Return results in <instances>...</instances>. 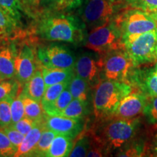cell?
<instances>
[{
	"mask_svg": "<svg viewBox=\"0 0 157 157\" xmlns=\"http://www.w3.org/2000/svg\"><path fill=\"white\" fill-rule=\"evenodd\" d=\"M156 64H155V66H154V68H156V69H157V59H156Z\"/></svg>",
	"mask_w": 157,
	"mask_h": 157,
	"instance_id": "f6af8a7d",
	"label": "cell"
},
{
	"mask_svg": "<svg viewBox=\"0 0 157 157\" xmlns=\"http://www.w3.org/2000/svg\"><path fill=\"white\" fill-rule=\"evenodd\" d=\"M150 14L151 15L152 17L157 21V10L153 12V13H150Z\"/></svg>",
	"mask_w": 157,
	"mask_h": 157,
	"instance_id": "60d3db41",
	"label": "cell"
},
{
	"mask_svg": "<svg viewBox=\"0 0 157 157\" xmlns=\"http://www.w3.org/2000/svg\"><path fill=\"white\" fill-rule=\"evenodd\" d=\"M68 83L69 82L55 84L46 87L44 95H43L42 101H41L44 110L50 106L56 101V99L59 97L60 93L66 88L68 87Z\"/></svg>",
	"mask_w": 157,
	"mask_h": 157,
	"instance_id": "cb8c5ba5",
	"label": "cell"
},
{
	"mask_svg": "<svg viewBox=\"0 0 157 157\" xmlns=\"http://www.w3.org/2000/svg\"><path fill=\"white\" fill-rule=\"evenodd\" d=\"M17 23L0 7V34L2 35L10 32Z\"/></svg>",
	"mask_w": 157,
	"mask_h": 157,
	"instance_id": "836d02e7",
	"label": "cell"
},
{
	"mask_svg": "<svg viewBox=\"0 0 157 157\" xmlns=\"http://www.w3.org/2000/svg\"><path fill=\"white\" fill-rule=\"evenodd\" d=\"M12 120L14 124L25 117V109L23 101L20 96L13 98L11 102Z\"/></svg>",
	"mask_w": 157,
	"mask_h": 157,
	"instance_id": "d6a6232c",
	"label": "cell"
},
{
	"mask_svg": "<svg viewBox=\"0 0 157 157\" xmlns=\"http://www.w3.org/2000/svg\"><path fill=\"white\" fill-rule=\"evenodd\" d=\"M14 97H10L0 101V127L12 125L11 102Z\"/></svg>",
	"mask_w": 157,
	"mask_h": 157,
	"instance_id": "4316f807",
	"label": "cell"
},
{
	"mask_svg": "<svg viewBox=\"0 0 157 157\" xmlns=\"http://www.w3.org/2000/svg\"><path fill=\"white\" fill-rule=\"evenodd\" d=\"M27 2H29L31 3H34V2H39V0H26Z\"/></svg>",
	"mask_w": 157,
	"mask_h": 157,
	"instance_id": "7bdbcfd3",
	"label": "cell"
},
{
	"mask_svg": "<svg viewBox=\"0 0 157 157\" xmlns=\"http://www.w3.org/2000/svg\"><path fill=\"white\" fill-rule=\"evenodd\" d=\"M108 122L102 130L101 137H98L105 148L108 150L122 148L134 138L140 127L138 117L125 119L118 118Z\"/></svg>",
	"mask_w": 157,
	"mask_h": 157,
	"instance_id": "7a4b0ae2",
	"label": "cell"
},
{
	"mask_svg": "<svg viewBox=\"0 0 157 157\" xmlns=\"http://www.w3.org/2000/svg\"><path fill=\"white\" fill-rule=\"evenodd\" d=\"M148 152L153 156H157V135L153 139L150 148H148Z\"/></svg>",
	"mask_w": 157,
	"mask_h": 157,
	"instance_id": "ab89813d",
	"label": "cell"
},
{
	"mask_svg": "<svg viewBox=\"0 0 157 157\" xmlns=\"http://www.w3.org/2000/svg\"><path fill=\"white\" fill-rule=\"evenodd\" d=\"M85 47L101 56L122 49V34L115 18L91 29Z\"/></svg>",
	"mask_w": 157,
	"mask_h": 157,
	"instance_id": "5b68a950",
	"label": "cell"
},
{
	"mask_svg": "<svg viewBox=\"0 0 157 157\" xmlns=\"http://www.w3.org/2000/svg\"><path fill=\"white\" fill-rule=\"evenodd\" d=\"M74 99L73 96L71 94L69 90L66 88L60 93L56 101L50 106L44 109L45 113L48 116L60 115L63 110L68 106V105Z\"/></svg>",
	"mask_w": 157,
	"mask_h": 157,
	"instance_id": "603a6c76",
	"label": "cell"
},
{
	"mask_svg": "<svg viewBox=\"0 0 157 157\" xmlns=\"http://www.w3.org/2000/svg\"><path fill=\"white\" fill-rule=\"evenodd\" d=\"M0 35H2V34H0Z\"/></svg>",
	"mask_w": 157,
	"mask_h": 157,
	"instance_id": "681fc988",
	"label": "cell"
},
{
	"mask_svg": "<svg viewBox=\"0 0 157 157\" xmlns=\"http://www.w3.org/2000/svg\"><path fill=\"white\" fill-rule=\"evenodd\" d=\"M143 113L148 124L157 126V96H154L148 100Z\"/></svg>",
	"mask_w": 157,
	"mask_h": 157,
	"instance_id": "f546056e",
	"label": "cell"
},
{
	"mask_svg": "<svg viewBox=\"0 0 157 157\" xmlns=\"http://www.w3.org/2000/svg\"><path fill=\"white\" fill-rule=\"evenodd\" d=\"M15 77L20 84H24L36 71L34 55L28 46H23L14 56Z\"/></svg>",
	"mask_w": 157,
	"mask_h": 157,
	"instance_id": "4fadbf2b",
	"label": "cell"
},
{
	"mask_svg": "<svg viewBox=\"0 0 157 157\" xmlns=\"http://www.w3.org/2000/svg\"><path fill=\"white\" fill-rule=\"evenodd\" d=\"M72 137L64 135L57 134L52 140L45 156L48 157H63L68 156L73 148Z\"/></svg>",
	"mask_w": 157,
	"mask_h": 157,
	"instance_id": "ac0fdd59",
	"label": "cell"
},
{
	"mask_svg": "<svg viewBox=\"0 0 157 157\" xmlns=\"http://www.w3.org/2000/svg\"><path fill=\"white\" fill-rule=\"evenodd\" d=\"M156 58H157V44H156Z\"/></svg>",
	"mask_w": 157,
	"mask_h": 157,
	"instance_id": "bcb514c9",
	"label": "cell"
},
{
	"mask_svg": "<svg viewBox=\"0 0 157 157\" xmlns=\"http://www.w3.org/2000/svg\"><path fill=\"white\" fill-rule=\"evenodd\" d=\"M75 74L86 80L91 87L99 83L103 68V58L97 52H84L82 54L74 65Z\"/></svg>",
	"mask_w": 157,
	"mask_h": 157,
	"instance_id": "30bf717a",
	"label": "cell"
},
{
	"mask_svg": "<svg viewBox=\"0 0 157 157\" xmlns=\"http://www.w3.org/2000/svg\"><path fill=\"white\" fill-rule=\"evenodd\" d=\"M56 132L46 127L44 130L43 131L42 136H41L38 143H37L33 154H36L35 156H45V154L48 151L52 140L56 136Z\"/></svg>",
	"mask_w": 157,
	"mask_h": 157,
	"instance_id": "d4e9b609",
	"label": "cell"
},
{
	"mask_svg": "<svg viewBox=\"0 0 157 157\" xmlns=\"http://www.w3.org/2000/svg\"><path fill=\"white\" fill-rule=\"evenodd\" d=\"M39 32L43 39L50 41L75 42L80 40V29L77 20L66 15H53L43 19Z\"/></svg>",
	"mask_w": 157,
	"mask_h": 157,
	"instance_id": "277c9868",
	"label": "cell"
},
{
	"mask_svg": "<svg viewBox=\"0 0 157 157\" xmlns=\"http://www.w3.org/2000/svg\"><path fill=\"white\" fill-rule=\"evenodd\" d=\"M0 7L15 22H20L22 17V7L21 0H0Z\"/></svg>",
	"mask_w": 157,
	"mask_h": 157,
	"instance_id": "484cf974",
	"label": "cell"
},
{
	"mask_svg": "<svg viewBox=\"0 0 157 157\" xmlns=\"http://www.w3.org/2000/svg\"><path fill=\"white\" fill-rule=\"evenodd\" d=\"M148 148H146L144 143H135L131 145L127 148H124L122 151L119 153V156H145Z\"/></svg>",
	"mask_w": 157,
	"mask_h": 157,
	"instance_id": "e575fe53",
	"label": "cell"
},
{
	"mask_svg": "<svg viewBox=\"0 0 157 157\" xmlns=\"http://www.w3.org/2000/svg\"><path fill=\"white\" fill-rule=\"evenodd\" d=\"M147 101L146 95L142 91H132L121 100L113 117L125 119L136 117L143 113Z\"/></svg>",
	"mask_w": 157,
	"mask_h": 157,
	"instance_id": "8fae6325",
	"label": "cell"
},
{
	"mask_svg": "<svg viewBox=\"0 0 157 157\" xmlns=\"http://www.w3.org/2000/svg\"><path fill=\"white\" fill-rule=\"evenodd\" d=\"M1 129L7 135V137H8L10 140L11 141V143H13V146L17 149L18 146L21 145V143L23 142L25 135L20 132L18 130H17L16 129H15L14 127L12 126L1 127Z\"/></svg>",
	"mask_w": 157,
	"mask_h": 157,
	"instance_id": "d590c367",
	"label": "cell"
},
{
	"mask_svg": "<svg viewBox=\"0 0 157 157\" xmlns=\"http://www.w3.org/2000/svg\"><path fill=\"white\" fill-rule=\"evenodd\" d=\"M84 0H69L66 10H74L82 7V4L84 3Z\"/></svg>",
	"mask_w": 157,
	"mask_h": 157,
	"instance_id": "f35d334b",
	"label": "cell"
},
{
	"mask_svg": "<svg viewBox=\"0 0 157 157\" xmlns=\"http://www.w3.org/2000/svg\"><path fill=\"white\" fill-rule=\"evenodd\" d=\"M117 1H118V2H119V3H120V2H121V0H117Z\"/></svg>",
	"mask_w": 157,
	"mask_h": 157,
	"instance_id": "7dc6e473",
	"label": "cell"
},
{
	"mask_svg": "<svg viewBox=\"0 0 157 157\" xmlns=\"http://www.w3.org/2000/svg\"><path fill=\"white\" fill-rule=\"evenodd\" d=\"M156 44L157 29L122 38L123 50L132 60L135 67L156 60Z\"/></svg>",
	"mask_w": 157,
	"mask_h": 157,
	"instance_id": "3957f363",
	"label": "cell"
},
{
	"mask_svg": "<svg viewBox=\"0 0 157 157\" xmlns=\"http://www.w3.org/2000/svg\"><path fill=\"white\" fill-rule=\"evenodd\" d=\"M129 8L153 13L157 10V0H121Z\"/></svg>",
	"mask_w": 157,
	"mask_h": 157,
	"instance_id": "83f0119b",
	"label": "cell"
},
{
	"mask_svg": "<svg viewBox=\"0 0 157 157\" xmlns=\"http://www.w3.org/2000/svg\"><path fill=\"white\" fill-rule=\"evenodd\" d=\"M119 2L117 0H84L81 18L90 29L103 25L115 18Z\"/></svg>",
	"mask_w": 157,
	"mask_h": 157,
	"instance_id": "8992f818",
	"label": "cell"
},
{
	"mask_svg": "<svg viewBox=\"0 0 157 157\" xmlns=\"http://www.w3.org/2000/svg\"><path fill=\"white\" fill-rule=\"evenodd\" d=\"M0 74L4 79L12 78L15 76L14 55L9 48L0 50Z\"/></svg>",
	"mask_w": 157,
	"mask_h": 157,
	"instance_id": "44dd1931",
	"label": "cell"
},
{
	"mask_svg": "<svg viewBox=\"0 0 157 157\" xmlns=\"http://www.w3.org/2000/svg\"><path fill=\"white\" fill-rule=\"evenodd\" d=\"M17 148L13 146L7 135L0 129V154L2 156H14Z\"/></svg>",
	"mask_w": 157,
	"mask_h": 157,
	"instance_id": "1f68e13d",
	"label": "cell"
},
{
	"mask_svg": "<svg viewBox=\"0 0 157 157\" xmlns=\"http://www.w3.org/2000/svg\"><path fill=\"white\" fill-rule=\"evenodd\" d=\"M122 38L131 34H142L157 29V21L147 12L137 9L128 10L115 17Z\"/></svg>",
	"mask_w": 157,
	"mask_h": 157,
	"instance_id": "52a82bcc",
	"label": "cell"
},
{
	"mask_svg": "<svg viewBox=\"0 0 157 157\" xmlns=\"http://www.w3.org/2000/svg\"><path fill=\"white\" fill-rule=\"evenodd\" d=\"M46 128L45 126V120L41 122L37 123L28 134L25 135L23 139V142L18 146L17 151L15 153V156L16 157L20 156H32L35 148H36L37 143H38L39 139L43 131Z\"/></svg>",
	"mask_w": 157,
	"mask_h": 157,
	"instance_id": "5bb4252c",
	"label": "cell"
},
{
	"mask_svg": "<svg viewBox=\"0 0 157 157\" xmlns=\"http://www.w3.org/2000/svg\"><path fill=\"white\" fill-rule=\"evenodd\" d=\"M37 124L36 121L29 119V118L24 117L21 120H19L17 122H15L10 125L17 130H18L20 132H21L23 135H27L30 131L34 128V127Z\"/></svg>",
	"mask_w": 157,
	"mask_h": 157,
	"instance_id": "8d00e7d4",
	"label": "cell"
},
{
	"mask_svg": "<svg viewBox=\"0 0 157 157\" xmlns=\"http://www.w3.org/2000/svg\"><path fill=\"white\" fill-rule=\"evenodd\" d=\"M151 71H152L153 74H154L156 76H157V69H156V68H152Z\"/></svg>",
	"mask_w": 157,
	"mask_h": 157,
	"instance_id": "b9f144b4",
	"label": "cell"
},
{
	"mask_svg": "<svg viewBox=\"0 0 157 157\" xmlns=\"http://www.w3.org/2000/svg\"><path fill=\"white\" fill-rule=\"evenodd\" d=\"M2 80H4V78H3L1 74H0V82H1V81H2Z\"/></svg>",
	"mask_w": 157,
	"mask_h": 157,
	"instance_id": "ee69618b",
	"label": "cell"
},
{
	"mask_svg": "<svg viewBox=\"0 0 157 157\" xmlns=\"http://www.w3.org/2000/svg\"><path fill=\"white\" fill-rule=\"evenodd\" d=\"M42 66L48 68H74L76 58L69 49L59 44H50L39 49L37 53Z\"/></svg>",
	"mask_w": 157,
	"mask_h": 157,
	"instance_id": "9c48e42d",
	"label": "cell"
},
{
	"mask_svg": "<svg viewBox=\"0 0 157 157\" xmlns=\"http://www.w3.org/2000/svg\"><path fill=\"white\" fill-rule=\"evenodd\" d=\"M88 113H89L88 102H84L78 99H73L60 115L73 118V119H83V118L87 115Z\"/></svg>",
	"mask_w": 157,
	"mask_h": 157,
	"instance_id": "7402d4cb",
	"label": "cell"
},
{
	"mask_svg": "<svg viewBox=\"0 0 157 157\" xmlns=\"http://www.w3.org/2000/svg\"><path fill=\"white\" fill-rule=\"evenodd\" d=\"M45 126L56 134L64 135L74 138L82 130L84 125L82 119H73L60 115H47Z\"/></svg>",
	"mask_w": 157,
	"mask_h": 157,
	"instance_id": "7c38bea8",
	"label": "cell"
},
{
	"mask_svg": "<svg viewBox=\"0 0 157 157\" xmlns=\"http://www.w3.org/2000/svg\"><path fill=\"white\" fill-rule=\"evenodd\" d=\"M102 74L105 79L128 82L132 69L135 66L124 51H111L102 56Z\"/></svg>",
	"mask_w": 157,
	"mask_h": 157,
	"instance_id": "ba28073f",
	"label": "cell"
},
{
	"mask_svg": "<svg viewBox=\"0 0 157 157\" xmlns=\"http://www.w3.org/2000/svg\"><path fill=\"white\" fill-rule=\"evenodd\" d=\"M46 90V85L42 71H36L31 77L24 84L20 96H26L41 102Z\"/></svg>",
	"mask_w": 157,
	"mask_h": 157,
	"instance_id": "9a60e30c",
	"label": "cell"
},
{
	"mask_svg": "<svg viewBox=\"0 0 157 157\" xmlns=\"http://www.w3.org/2000/svg\"><path fill=\"white\" fill-rule=\"evenodd\" d=\"M22 98L25 109V117L39 123L46 119V113L43 109L42 103L26 96H20Z\"/></svg>",
	"mask_w": 157,
	"mask_h": 157,
	"instance_id": "ffe728a7",
	"label": "cell"
},
{
	"mask_svg": "<svg viewBox=\"0 0 157 157\" xmlns=\"http://www.w3.org/2000/svg\"><path fill=\"white\" fill-rule=\"evenodd\" d=\"M90 88L91 86L90 84L76 74H74L68 85V89L74 99H78L84 102H88Z\"/></svg>",
	"mask_w": 157,
	"mask_h": 157,
	"instance_id": "d6986e66",
	"label": "cell"
},
{
	"mask_svg": "<svg viewBox=\"0 0 157 157\" xmlns=\"http://www.w3.org/2000/svg\"><path fill=\"white\" fill-rule=\"evenodd\" d=\"M132 80L140 87L141 91L148 96H157V76L151 69L135 72Z\"/></svg>",
	"mask_w": 157,
	"mask_h": 157,
	"instance_id": "e0dca14e",
	"label": "cell"
},
{
	"mask_svg": "<svg viewBox=\"0 0 157 157\" xmlns=\"http://www.w3.org/2000/svg\"><path fill=\"white\" fill-rule=\"evenodd\" d=\"M47 3L53 7L56 10H66L69 0H45Z\"/></svg>",
	"mask_w": 157,
	"mask_h": 157,
	"instance_id": "74e56055",
	"label": "cell"
},
{
	"mask_svg": "<svg viewBox=\"0 0 157 157\" xmlns=\"http://www.w3.org/2000/svg\"><path fill=\"white\" fill-rule=\"evenodd\" d=\"M128 82L104 79L99 82L94 91L93 105L98 119L113 117L121 100L132 92Z\"/></svg>",
	"mask_w": 157,
	"mask_h": 157,
	"instance_id": "6da1fadb",
	"label": "cell"
},
{
	"mask_svg": "<svg viewBox=\"0 0 157 157\" xmlns=\"http://www.w3.org/2000/svg\"><path fill=\"white\" fill-rule=\"evenodd\" d=\"M1 156H2V155H1V154H0V157H1Z\"/></svg>",
	"mask_w": 157,
	"mask_h": 157,
	"instance_id": "c3c4849f",
	"label": "cell"
},
{
	"mask_svg": "<svg viewBox=\"0 0 157 157\" xmlns=\"http://www.w3.org/2000/svg\"><path fill=\"white\" fill-rule=\"evenodd\" d=\"M42 72L46 87L55 84L69 82L75 74L74 68H48L42 66Z\"/></svg>",
	"mask_w": 157,
	"mask_h": 157,
	"instance_id": "2e32d148",
	"label": "cell"
},
{
	"mask_svg": "<svg viewBox=\"0 0 157 157\" xmlns=\"http://www.w3.org/2000/svg\"><path fill=\"white\" fill-rule=\"evenodd\" d=\"M89 137L86 135H82L76 141L72 148V150L68 155L71 157H83L87 156V152L90 146Z\"/></svg>",
	"mask_w": 157,
	"mask_h": 157,
	"instance_id": "f1b7e54d",
	"label": "cell"
},
{
	"mask_svg": "<svg viewBox=\"0 0 157 157\" xmlns=\"http://www.w3.org/2000/svg\"><path fill=\"white\" fill-rule=\"evenodd\" d=\"M18 90V84L13 80L0 82V101L10 97H15Z\"/></svg>",
	"mask_w": 157,
	"mask_h": 157,
	"instance_id": "4dcf8cb0",
	"label": "cell"
}]
</instances>
